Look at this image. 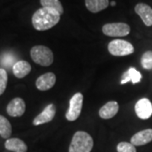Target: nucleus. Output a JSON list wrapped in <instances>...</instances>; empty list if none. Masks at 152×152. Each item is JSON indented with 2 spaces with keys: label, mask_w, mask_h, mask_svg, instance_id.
Segmentation results:
<instances>
[{
  "label": "nucleus",
  "mask_w": 152,
  "mask_h": 152,
  "mask_svg": "<svg viewBox=\"0 0 152 152\" xmlns=\"http://www.w3.org/2000/svg\"><path fill=\"white\" fill-rule=\"evenodd\" d=\"M109 53L113 56H127L134 52V46L128 41L124 40H113L108 44Z\"/></svg>",
  "instance_id": "4"
},
{
  "label": "nucleus",
  "mask_w": 152,
  "mask_h": 152,
  "mask_svg": "<svg viewBox=\"0 0 152 152\" xmlns=\"http://www.w3.org/2000/svg\"><path fill=\"white\" fill-rule=\"evenodd\" d=\"M83 106V95L81 93H75L69 101V107L65 114L66 119L75 121L80 116Z\"/></svg>",
  "instance_id": "6"
},
{
  "label": "nucleus",
  "mask_w": 152,
  "mask_h": 152,
  "mask_svg": "<svg viewBox=\"0 0 152 152\" xmlns=\"http://www.w3.org/2000/svg\"><path fill=\"white\" fill-rule=\"evenodd\" d=\"M118 152H137L134 145L129 142H120L117 146Z\"/></svg>",
  "instance_id": "22"
},
{
  "label": "nucleus",
  "mask_w": 152,
  "mask_h": 152,
  "mask_svg": "<svg viewBox=\"0 0 152 152\" xmlns=\"http://www.w3.org/2000/svg\"><path fill=\"white\" fill-rule=\"evenodd\" d=\"M102 32L107 37H126L130 32V26L123 22L108 23L102 26Z\"/></svg>",
  "instance_id": "5"
},
{
  "label": "nucleus",
  "mask_w": 152,
  "mask_h": 152,
  "mask_svg": "<svg viewBox=\"0 0 152 152\" xmlns=\"http://www.w3.org/2000/svg\"><path fill=\"white\" fill-rule=\"evenodd\" d=\"M6 110L10 117H20L26 112V103L21 98H15L8 104Z\"/></svg>",
  "instance_id": "9"
},
{
  "label": "nucleus",
  "mask_w": 152,
  "mask_h": 152,
  "mask_svg": "<svg viewBox=\"0 0 152 152\" xmlns=\"http://www.w3.org/2000/svg\"><path fill=\"white\" fill-rule=\"evenodd\" d=\"M111 5H112V6L116 5V2H114V1H112V2H111Z\"/></svg>",
  "instance_id": "24"
},
{
  "label": "nucleus",
  "mask_w": 152,
  "mask_h": 152,
  "mask_svg": "<svg viewBox=\"0 0 152 152\" xmlns=\"http://www.w3.org/2000/svg\"><path fill=\"white\" fill-rule=\"evenodd\" d=\"M12 134V127L10 121L0 115V136L4 139H9Z\"/></svg>",
  "instance_id": "18"
},
{
  "label": "nucleus",
  "mask_w": 152,
  "mask_h": 152,
  "mask_svg": "<svg viewBox=\"0 0 152 152\" xmlns=\"http://www.w3.org/2000/svg\"><path fill=\"white\" fill-rule=\"evenodd\" d=\"M109 5V0H86L87 10L91 13H98L104 10Z\"/></svg>",
  "instance_id": "17"
},
{
  "label": "nucleus",
  "mask_w": 152,
  "mask_h": 152,
  "mask_svg": "<svg viewBox=\"0 0 152 152\" xmlns=\"http://www.w3.org/2000/svg\"><path fill=\"white\" fill-rule=\"evenodd\" d=\"M16 63V57L11 53H5L0 58V64L2 66L6 68H10L15 64Z\"/></svg>",
  "instance_id": "20"
},
{
  "label": "nucleus",
  "mask_w": 152,
  "mask_h": 152,
  "mask_svg": "<svg viewBox=\"0 0 152 152\" xmlns=\"http://www.w3.org/2000/svg\"><path fill=\"white\" fill-rule=\"evenodd\" d=\"M136 14L141 18L142 21L146 26H152V9L146 4L140 3L134 7Z\"/></svg>",
  "instance_id": "11"
},
{
  "label": "nucleus",
  "mask_w": 152,
  "mask_h": 152,
  "mask_svg": "<svg viewBox=\"0 0 152 152\" xmlns=\"http://www.w3.org/2000/svg\"><path fill=\"white\" fill-rule=\"evenodd\" d=\"M56 83V75L53 73H46L40 77L36 81V86L39 91H48L54 86Z\"/></svg>",
  "instance_id": "10"
},
{
  "label": "nucleus",
  "mask_w": 152,
  "mask_h": 152,
  "mask_svg": "<svg viewBox=\"0 0 152 152\" xmlns=\"http://www.w3.org/2000/svg\"><path fill=\"white\" fill-rule=\"evenodd\" d=\"M119 109V106L117 102H108L99 110V116L103 119H110L116 116Z\"/></svg>",
  "instance_id": "13"
},
{
  "label": "nucleus",
  "mask_w": 152,
  "mask_h": 152,
  "mask_svg": "<svg viewBox=\"0 0 152 152\" xmlns=\"http://www.w3.org/2000/svg\"><path fill=\"white\" fill-rule=\"evenodd\" d=\"M93 145V139L88 133L77 131L72 138L69 152H91Z\"/></svg>",
  "instance_id": "2"
},
{
  "label": "nucleus",
  "mask_w": 152,
  "mask_h": 152,
  "mask_svg": "<svg viewBox=\"0 0 152 152\" xmlns=\"http://www.w3.org/2000/svg\"><path fill=\"white\" fill-rule=\"evenodd\" d=\"M12 69L15 76L19 79H22L30 74L31 70V66L26 61L20 60V61H17Z\"/></svg>",
  "instance_id": "14"
},
{
  "label": "nucleus",
  "mask_w": 152,
  "mask_h": 152,
  "mask_svg": "<svg viewBox=\"0 0 152 152\" xmlns=\"http://www.w3.org/2000/svg\"><path fill=\"white\" fill-rule=\"evenodd\" d=\"M40 3L43 8H48L56 10L60 15L64 13V8L59 0H40Z\"/></svg>",
  "instance_id": "19"
},
{
  "label": "nucleus",
  "mask_w": 152,
  "mask_h": 152,
  "mask_svg": "<svg viewBox=\"0 0 152 152\" xmlns=\"http://www.w3.org/2000/svg\"><path fill=\"white\" fill-rule=\"evenodd\" d=\"M5 148L8 151L14 152H26L27 151V145L26 143L18 138H12L8 139L6 140Z\"/></svg>",
  "instance_id": "15"
},
{
  "label": "nucleus",
  "mask_w": 152,
  "mask_h": 152,
  "mask_svg": "<svg viewBox=\"0 0 152 152\" xmlns=\"http://www.w3.org/2000/svg\"><path fill=\"white\" fill-rule=\"evenodd\" d=\"M142 79V75L140 72L136 70L134 68H129L128 70L123 75L122 80H121V85L126 84L128 82L131 81L134 85L140 82Z\"/></svg>",
  "instance_id": "16"
},
{
  "label": "nucleus",
  "mask_w": 152,
  "mask_h": 152,
  "mask_svg": "<svg viewBox=\"0 0 152 152\" xmlns=\"http://www.w3.org/2000/svg\"><path fill=\"white\" fill-rule=\"evenodd\" d=\"M59 14L54 10L41 8L32 15V26L36 30L43 31L55 26L60 20Z\"/></svg>",
  "instance_id": "1"
},
{
  "label": "nucleus",
  "mask_w": 152,
  "mask_h": 152,
  "mask_svg": "<svg viewBox=\"0 0 152 152\" xmlns=\"http://www.w3.org/2000/svg\"><path fill=\"white\" fill-rule=\"evenodd\" d=\"M135 113L139 118L149 119L152 116V103L148 98H142L135 104Z\"/></svg>",
  "instance_id": "7"
},
{
  "label": "nucleus",
  "mask_w": 152,
  "mask_h": 152,
  "mask_svg": "<svg viewBox=\"0 0 152 152\" xmlns=\"http://www.w3.org/2000/svg\"><path fill=\"white\" fill-rule=\"evenodd\" d=\"M8 83V74L4 69H0V96L5 91Z\"/></svg>",
  "instance_id": "23"
},
{
  "label": "nucleus",
  "mask_w": 152,
  "mask_h": 152,
  "mask_svg": "<svg viewBox=\"0 0 152 152\" xmlns=\"http://www.w3.org/2000/svg\"><path fill=\"white\" fill-rule=\"evenodd\" d=\"M31 57L39 65L48 67L53 62V53L51 49L45 46H35L31 49Z\"/></svg>",
  "instance_id": "3"
},
{
  "label": "nucleus",
  "mask_w": 152,
  "mask_h": 152,
  "mask_svg": "<svg viewBox=\"0 0 152 152\" xmlns=\"http://www.w3.org/2000/svg\"><path fill=\"white\" fill-rule=\"evenodd\" d=\"M152 141V129H147L132 136L130 143L134 146H141Z\"/></svg>",
  "instance_id": "12"
},
{
  "label": "nucleus",
  "mask_w": 152,
  "mask_h": 152,
  "mask_svg": "<svg viewBox=\"0 0 152 152\" xmlns=\"http://www.w3.org/2000/svg\"><path fill=\"white\" fill-rule=\"evenodd\" d=\"M55 114H56L55 105L53 103L49 104L44 108L41 113L35 118V119L33 120V124L35 126H37V125L44 124L46 123L51 122L54 118Z\"/></svg>",
  "instance_id": "8"
},
{
  "label": "nucleus",
  "mask_w": 152,
  "mask_h": 152,
  "mask_svg": "<svg viewBox=\"0 0 152 152\" xmlns=\"http://www.w3.org/2000/svg\"><path fill=\"white\" fill-rule=\"evenodd\" d=\"M141 66L147 70L152 69V51H147L142 55Z\"/></svg>",
  "instance_id": "21"
}]
</instances>
